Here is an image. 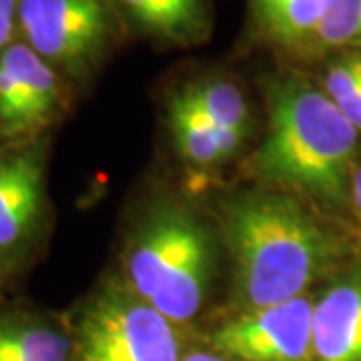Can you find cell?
Instances as JSON below:
<instances>
[{
    "label": "cell",
    "instance_id": "cell-1",
    "mask_svg": "<svg viewBox=\"0 0 361 361\" xmlns=\"http://www.w3.org/2000/svg\"><path fill=\"white\" fill-rule=\"evenodd\" d=\"M223 231L239 311L307 295L361 259V233L353 223L275 187L229 199Z\"/></svg>",
    "mask_w": 361,
    "mask_h": 361
},
{
    "label": "cell",
    "instance_id": "cell-2",
    "mask_svg": "<svg viewBox=\"0 0 361 361\" xmlns=\"http://www.w3.org/2000/svg\"><path fill=\"white\" fill-rule=\"evenodd\" d=\"M267 135L251 173L349 223V187L361 159V133L339 113L319 82L281 75L267 85Z\"/></svg>",
    "mask_w": 361,
    "mask_h": 361
},
{
    "label": "cell",
    "instance_id": "cell-3",
    "mask_svg": "<svg viewBox=\"0 0 361 361\" xmlns=\"http://www.w3.org/2000/svg\"><path fill=\"white\" fill-rule=\"evenodd\" d=\"M215 241L189 209L163 205L147 215L125 251V285L185 327L205 310L215 279Z\"/></svg>",
    "mask_w": 361,
    "mask_h": 361
},
{
    "label": "cell",
    "instance_id": "cell-4",
    "mask_svg": "<svg viewBox=\"0 0 361 361\" xmlns=\"http://www.w3.org/2000/svg\"><path fill=\"white\" fill-rule=\"evenodd\" d=\"M183 327L127 285H109L85 307L73 336V361H183Z\"/></svg>",
    "mask_w": 361,
    "mask_h": 361
},
{
    "label": "cell",
    "instance_id": "cell-5",
    "mask_svg": "<svg viewBox=\"0 0 361 361\" xmlns=\"http://www.w3.org/2000/svg\"><path fill=\"white\" fill-rule=\"evenodd\" d=\"M16 30L59 73L80 77L97 65L115 32L111 0H18Z\"/></svg>",
    "mask_w": 361,
    "mask_h": 361
},
{
    "label": "cell",
    "instance_id": "cell-6",
    "mask_svg": "<svg viewBox=\"0 0 361 361\" xmlns=\"http://www.w3.org/2000/svg\"><path fill=\"white\" fill-rule=\"evenodd\" d=\"M313 301L315 293H307L239 311L207 336V348L233 361H311Z\"/></svg>",
    "mask_w": 361,
    "mask_h": 361
},
{
    "label": "cell",
    "instance_id": "cell-7",
    "mask_svg": "<svg viewBox=\"0 0 361 361\" xmlns=\"http://www.w3.org/2000/svg\"><path fill=\"white\" fill-rule=\"evenodd\" d=\"M63 103V78L23 40L0 52V130L32 135L51 123Z\"/></svg>",
    "mask_w": 361,
    "mask_h": 361
},
{
    "label": "cell",
    "instance_id": "cell-8",
    "mask_svg": "<svg viewBox=\"0 0 361 361\" xmlns=\"http://www.w3.org/2000/svg\"><path fill=\"white\" fill-rule=\"evenodd\" d=\"M311 361H361V259L315 293Z\"/></svg>",
    "mask_w": 361,
    "mask_h": 361
},
{
    "label": "cell",
    "instance_id": "cell-9",
    "mask_svg": "<svg viewBox=\"0 0 361 361\" xmlns=\"http://www.w3.org/2000/svg\"><path fill=\"white\" fill-rule=\"evenodd\" d=\"M42 197L44 167L37 151L0 157V263L13 257L35 231Z\"/></svg>",
    "mask_w": 361,
    "mask_h": 361
},
{
    "label": "cell",
    "instance_id": "cell-10",
    "mask_svg": "<svg viewBox=\"0 0 361 361\" xmlns=\"http://www.w3.org/2000/svg\"><path fill=\"white\" fill-rule=\"evenodd\" d=\"M167 113L177 149L197 167H215L227 161L243 141V137L213 125L180 90L171 97Z\"/></svg>",
    "mask_w": 361,
    "mask_h": 361
},
{
    "label": "cell",
    "instance_id": "cell-11",
    "mask_svg": "<svg viewBox=\"0 0 361 361\" xmlns=\"http://www.w3.org/2000/svg\"><path fill=\"white\" fill-rule=\"evenodd\" d=\"M145 32L175 44H191L209 30L205 0H116Z\"/></svg>",
    "mask_w": 361,
    "mask_h": 361
},
{
    "label": "cell",
    "instance_id": "cell-12",
    "mask_svg": "<svg viewBox=\"0 0 361 361\" xmlns=\"http://www.w3.org/2000/svg\"><path fill=\"white\" fill-rule=\"evenodd\" d=\"M329 4L331 0H253V14L265 39L305 51Z\"/></svg>",
    "mask_w": 361,
    "mask_h": 361
},
{
    "label": "cell",
    "instance_id": "cell-13",
    "mask_svg": "<svg viewBox=\"0 0 361 361\" xmlns=\"http://www.w3.org/2000/svg\"><path fill=\"white\" fill-rule=\"evenodd\" d=\"M0 361H73V337L23 317H0Z\"/></svg>",
    "mask_w": 361,
    "mask_h": 361
},
{
    "label": "cell",
    "instance_id": "cell-14",
    "mask_svg": "<svg viewBox=\"0 0 361 361\" xmlns=\"http://www.w3.org/2000/svg\"><path fill=\"white\" fill-rule=\"evenodd\" d=\"M180 92L213 125L245 139L249 133L251 113H249V104H247L243 90L233 80L209 77L185 87Z\"/></svg>",
    "mask_w": 361,
    "mask_h": 361
},
{
    "label": "cell",
    "instance_id": "cell-15",
    "mask_svg": "<svg viewBox=\"0 0 361 361\" xmlns=\"http://www.w3.org/2000/svg\"><path fill=\"white\" fill-rule=\"evenodd\" d=\"M319 87L361 133V49L336 52L323 68Z\"/></svg>",
    "mask_w": 361,
    "mask_h": 361
},
{
    "label": "cell",
    "instance_id": "cell-16",
    "mask_svg": "<svg viewBox=\"0 0 361 361\" xmlns=\"http://www.w3.org/2000/svg\"><path fill=\"white\" fill-rule=\"evenodd\" d=\"M349 49H361V0H331L305 51L336 54Z\"/></svg>",
    "mask_w": 361,
    "mask_h": 361
},
{
    "label": "cell",
    "instance_id": "cell-17",
    "mask_svg": "<svg viewBox=\"0 0 361 361\" xmlns=\"http://www.w3.org/2000/svg\"><path fill=\"white\" fill-rule=\"evenodd\" d=\"M16 8L18 0H0V52L13 42L16 30Z\"/></svg>",
    "mask_w": 361,
    "mask_h": 361
},
{
    "label": "cell",
    "instance_id": "cell-18",
    "mask_svg": "<svg viewBox=\"0 0 361 361\" xmlns=\"http://www.w3.org/2000/svg\"><path fill=\"white\" fill-rule=\"evenodd\" d=\"M349 215L355 229L361 233V159L353 171L351 187H349Z\"/></svg>",
    "mask_w": 361,
    "mask_h": 361
},
{
    "label": "cell",
    "instance_id": "cell-19",
    "mask_svg": "<svg viewBox=\"0 0 361 361\" xmlns=\"http://www.w3.org/2000/svg\"><path fill=\"white\" fill-rule=\"evenodd\" d=\"M183 361H233L229 357H223L219 353L211 351V349H189Z\"/></svg>",
    "mask_w": 361,
    "mask_h": 361
}]
</instances>
